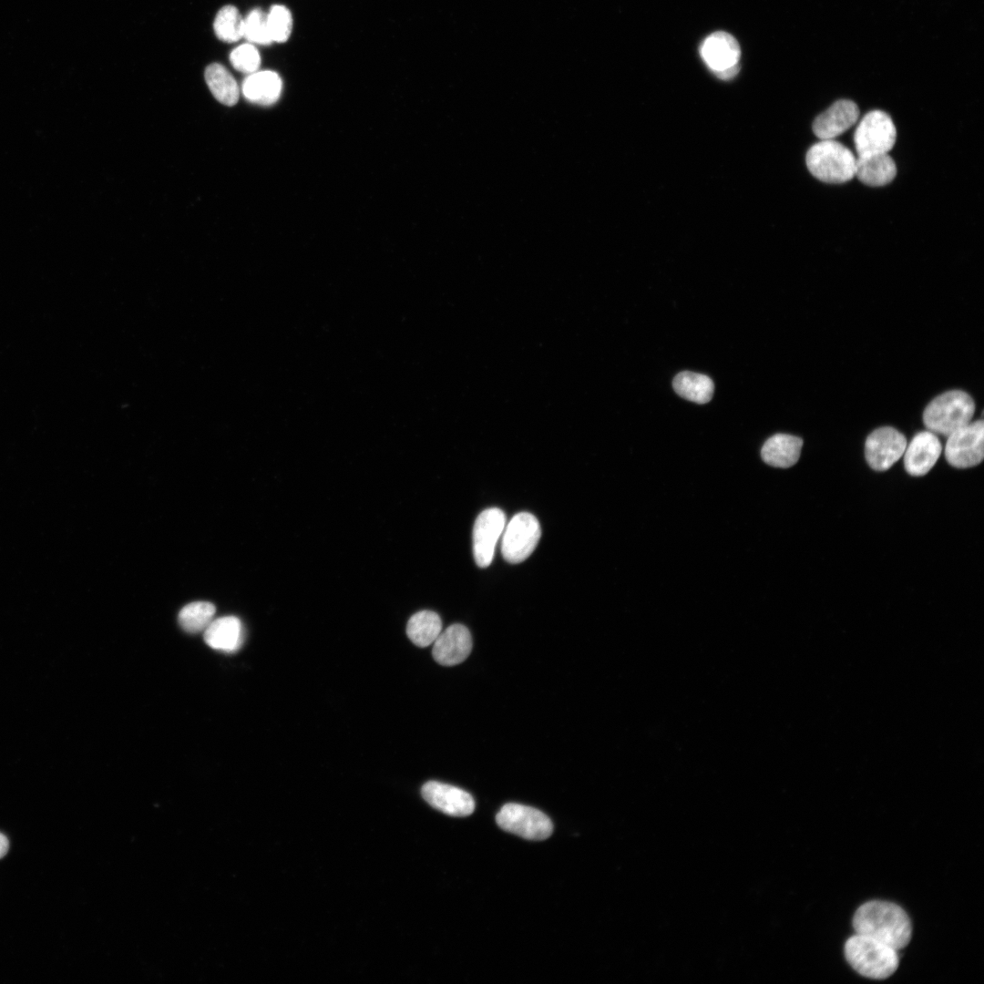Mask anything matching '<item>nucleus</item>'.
<instances>
[{"mask_svg": "<svg viewBox=\"0 0 984 984\" xmlns=\"http://www.w3.org/2000/svg\"><path fill=\"white\" fill-rule=\"evenodd\" d=\"M853 926L856 934L897 950L906 947L911 938L908 916L899 906L890 902L874 900L863 904L854 915Z\"/></svg>", "mask_w": 984, "mask_h": 984, "instance_id": "obj_1", "label": "nucleus"}, {"mask_svg": "<svg viewBox=\"0 0 984 984\" xmlns=\"http://www.w3.org/2000/svg\"><path fill=\"white\" fill-rule=\"evenodd\" d=\"M845 954L853 969L864 977L882 979L898 967L897 949L866 936L856 934L845 945Z\"/></svg>", "mask_w": 984, "mask_h": 984, "instance_id": "obj_2", "label": "nucleus"}, {"mask_svg": "<svg viewBox=\"0 0 984 984\" xmlns=\"http://www.w3.org/2000/svg\"><path fill=\"white\" fill-rule=\"evenodd\" d=\"M856 158L853 152L834 139L814 144L806 153L805 162L811 174L826 183H845L855 177Z\"/></svg>", "mask_w": 984, "mask_h": 984, "instance_id": "obj_3", "label": "nucleus"}, {"mask_svg": "<svg viewBox=\"0 0 984 984\" xmlns=\"http://www.w3.org/2000/svg\"><path fill=\"white\" fill-rule=\"evenodd\" d=\"M974 411L975 404L969 395L951 390L938 395L927 405L923 422L930 432L948 436L969 423Z\"/></svg>", "mask_w": 984, "mask_h": 984, "instance_id": "obj_4", "label": "nucleus"}, {"mask_svg": "<svg viewBox=\"0 0 984 984\" xmlns=\"http://www.w3.org/2000/svg\"><path fill=\"white\" fill-rule=\"evenodd\" d=\"M501 536L503 558L512 564L520 563L536 548L541 536L540 525L534 515L520 512L505 526Z\"/></svg>", "mask_w": 984, "mask_h": 984, "instance_id": "obj_5", "label": "nucleus"}, {"mask_svg": "<svg viewBox=\"0 0 984 984\" xmlns=\"http://www.w3.org/2000/svg\"><path fill=\"white\" fill-rule=\"evenodd\" d=\"M897 129L886 112L872 110L858 123L854 133V144L858 157L888 153L895 145Z\"/></svg>", "mask_w": 984, "mask_h": 984, "instance_id": "obj_6", "label": "nucleus"}, {"mask_svg": "<svg viewBox=\"0 0 984 984\" xmlns=\"http://www.w3.org/2000/svg\"><path fill=\"white\" fill-rule=\"evenodd\" d=\"M496 820L503 830L529 840H544L553 831L552 823L544 813L519 804L503 805Z\"/></svg>", "mask_w": 984, "mask_h": 984, "instance_id": "obj_7", "label": "nucleus"}, {"mask_svg": "<svg viewBox=\"0 0 984 984\" xmlns=\"http://www.w3.org/2000/svg\"><path fill=\"white\" fill-rule=\"evenodd\" d=\"M945 447L947 461L955 467L979 465L984 456V423L978 420L961 426L948 436Z\"/></svg>", "mask_w": 984, "mask_h": 984, "instance_id": "obj_8", "label": "nucleus"}, {"mask_svg": "<svg viewBox=\"0 0 984 984\" xmlns=\"http://www.w3.org/2000/svg\"><path fill=\"white\" fill-rule=\"evenodd\" d=\"M700 53L707 67L719 78L729 79L738 73L741 50L732 35L723 31L711 34L702 41Z\"/></svg>", "mask_w": 984, "mask_h": 984, "instance_id": "obj_9", "label": "nucleus"}, {"mask_svg": "<svg viewBox=\"0 0 984 984\" xmlns=\"http://www.w3.org/2000/svg\"><path fill=\"white\" fill-rule=\"evenodd\" d=\"M505 526L506 515L500 508H487L477 516L473 528V552L479 568L491 564Z\"/></svg>", "mask_w": 984, "mask_h": 984, "instance_id": "obj_10", "label": "nucleus"}, {"mask_svg": "<svg viewBox=\"0 0 984 984\" xmlns=\"http://www.w3.org/2000/svg\"><path fill=\"white\" fill-rule=\"evenodd\" d=\"M907 439L890 426L874 430L866 438L865 455L868 465L876 471H885L904 454Z\"/></svg>", "mask_w": 984, "mask_h": 984, "instance_id": "obj_11", "label": "nucleus"}, {"mask_svg": "<svg viewBox=\"0 0 984 984\" xmlns=\"http://www.w3.org/2000/svg\"><path fill=\"white\" fill-rule=\"evenodd\" d=\"M422 795L431 806L452 816H466L475 810L471 794L450 784L429 781L423 785Z\"/></svg>", "mask_w": 984, "mask_h": 984, "instance_id": "obj_12", "label": "nucleus"}, {"mask_svg": "<svg viewBox=\"0 0 984 984\" xmlns=\"http://www.w3.org/2000/svg\"><path fill=\"white\" fill-rule=\"evenodd\" d=\"M472 650V637L468 629L459 623L447 627L434 641L432 654L435 661L444 666H454L464 661Z\"/></svg>", "mask_w": 984, "mask_h": 984, "instance_id": "obj_13", "label": "nucleus"}, {"mask_svg": "<svg viewBox=\"0 0 984 984\" xmlns=\"http://www.w3.org/2000/svg\"><path fill=\"white\" fill-rule=\"evenodd\" d=\"M858 118L857 105L851 100L841 99L818 115L812 128L821 140L833 139L854 126Z\"/></svg>", "mask_w": 984, "mask_h": 984, "instance_id": "obj_14", "label": "nucleus"}, {"mask_svg": "<svg viewBox=\"0 0 984 984\" xmlns=\"http://www.w3.org/2000/svg\"><path fill=\"white\" fill-rule=\"evenodd\" d=\"M941 450V443L934 433H917L903 454L907 472L916 477L927 474L938 459Z\"/></svg>", "mask_w": 984, "mask_h": 984, "instance_id": "obj_15", "label": "nucleus"}, {"mask_svg": "<svg viewBox=\"0 0 984 984\" xmlns=\"http://www.w3.org/2000/svg\"><path fill=\"white\" fill-rule=\"evenodd\" d=\"M243 637L242 623L232 615L213 620L203 631L204 641L210 648L226 653L237 651L243 643Z\"/></svg>", "mask_w": 984, "mask_h": 984, "instance_id": "obj_16", "label": "nucleus"}, {"mask_svg": "<svg viewBox=\"0 0 984 984\" xmlns=\"http://www.w3.org/2000/svg\"><path fill=\"white\" fill-rule=\"evenodd\" d=\"M897 175V166L888 153L857 157L855 176L870 187H881L890 183Z\"/></svg>", "mask_w": 984, "mask_h": 984, "instance_id": "obj_17", "label": "nucleus"}, {"mask_svg": "<svg viewBox=\"0 0 984 984\" xmlns=\"http://www.w3.org/2000/svg\"><path fill=\"white\" fill-rule=\"evenodd\" d=\"M803 440L787 434H776L769 437L761 449L763 460L775 467L794 466L800 457Z\"/></svg>", "mask_w": 984, "mask_h": 984, "instance_id": "obj_18", "label": "nucleus"}, {"mask_svg": "<svg viewBox=\"0 0 984 984\" xmlns=\"http://www.w3.org/2000/svg\"><path fill=\"white\" fill-rule=\"evenodd\" d=\"M282 82L276 72L264 70L251 74L242 84L244 97L263 106L275 103L281 96Z\"/></svg>", "mask_w": 984, "mask_h": 984, "instance_id": "obj_19", "label": "nucleus"}, {"mask_svg": "<svg viewBox=\"0 0 984 984\" xmlns=\"http://www.w3.org/2000/svg\"><path fill=\"white\" fill-rule=\"evenodd\" d=\"M674 391L682 398L697 403H708L713 395L712 380L702 374L690 371L679 373L672 381Z\"/></svg>", "mask_w": 984, "mask_h": 984, "instance_id": "obj_20", "label": "nucleus"}, {"mask_svg": "<svg viewBox=\"0 0 984 984\" xmlns=\"http://www.w3.org/2000/svg\"><path fill=\"white\" fill-rule=\"evenodd\" d=\"M206 83L214 97L231 107L239 100V86L231 74L220 64L213 63L205 70Z\"/></svg>", "mask_w": 984, "mask_h": 984, "instance_id": "obj_21", "label": "nucleus"}, {"mask_svg": "<svg viewBox=\"0 0 984 984\" xmlns=\"http://www.w3.org/2000/svg\"><path fill=\"white\" fill-rule=\"evenodd\" d=\"M442 630L439 615L431 610H421L408 620L406 634L418 647H427L434 643Z\"/></svg>", "mask_w": 984, "mask_h": 984, "instance_id": "obj_22", "label": "nucleus"}, {"mask_svg": "<svg viewBox=\"0 0 984 984\" xmlns=\"http://www.w3.org/2000/svg\"><path fill=\"white\" fill-rule=\"evenodd\" d=\"M215 611V606L210 602L194 601L179 610L178 621L188 633L203 632L213 620Z\"/></svg>", "mask_w": 984, "mask_h": 984, "instance_id": "obj_23", "label": "nucleus"}, {"mask_svg": "<svg viewBox=\"0 0 984 984\" xmlns=\"http://www.w3.org/2000/svg\"><path fill=\"white\" fill-rule=\"evenodd\" d=\"M243 22L244 19L235 6L225 5L216 15L214 32L223 42H236L243 37Z\"/></svg>", "mask_w": 984, "mask_h": 984, "instance_id": "obj_24", "label": "nucleus"}, {"mask_svg": "<svg viewBox=\"0 0 984 984\" xmlns=\"http://www.w3.org/2000/svg\"><path fill=\"white\" fill-rule=\"evenodd\" d=\"M267 24L272 42L284 43L288 40L292 29V16L286 6L272 5L267 15Z\"/></svg>", "mask_w": 984, "mask_h": 984, "instance_id": "obj_25", "label": "nucleus"}, {"mask_svg": "<svg viewBox=\"0 0 984 984\" xmlns=\"http://www.w3.org/2000/svg\"><path fill=\"white\" fill-rule=\"evenodd\" d=\"M243 37L251 43L270 45L267 15L260 8L251 10L243 22Z\"/></svg>", "mask_w": 984, "mask_h": 984, "instance_id": "obj_26", "label": "nucleus"}, {"mask_svg": "<svg viewBox=\"0 0 984 984\" xmlns=\"http://www.w3.org/2000/svg\"><path fill=\"white\" fill-rule=\"evenodd\" d=\"M230 61L236 70L252 74L261 65V56L254 46L244 44L232 50Z\"/></svg>", "mask_w": 984, "mask_h": 984, "instance_id": "obj_27", "label": "nucleus"}, {"mask_svg": "<svg viewBox=\"0 0 984 984\" xmlns=\"http://www.w3.org/2000/svg\"><path fill=\"white\" fill-rule=\"evenodd\" d=\"M8 847H9L8 839L3 834L0 833V858L4 857L6 855L7 851H8Z\"/></svg>", "mask_w": 984, "mask_h": 984, "instance_id": "obj_28", "label": "nucleus"}]
</instances>
